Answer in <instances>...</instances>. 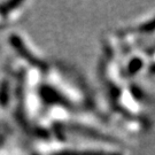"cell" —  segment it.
<instances>
[{"instance_id": "1", "label": "cell", "mask_w": 155, "mask_h": 155, "mask_svg": "<svg viewBox=\"0 0 155 155\" xmlns=\"http://www.w3.org/2000/svg\"><path fill=\"white\" fill-rule=\"evenodd\" d=\"M143 64H144V62L141 61L140 59H138V58H136V59H133V60L130 61L129 67H127V71L131 75H134L136 72H138L143 68Z\"/></svg>"}, {"instance_id": "2", "label": "cell", "mask_w": 155, "mask_h": 155, "mask_svg": "<svg viewBox=\"0 0 155 155\" xmlns=\"http://www.w3.org/2000/svg\"><path fill=\"white\" fill-rule=\"evenodd\" d=\"M60 155H107L105 152L101 150H86V152H75V150H68L63 152Z\"/></svg>"}, {"instance_id": "3", "label": "cell", "mask_w": 155, "mask_h": 155, "mask_svg": "<svg viewBox=\"0 0 155 155\" xmlns=\"http://www.w3.org/2000/svg\"><path fill=\"white\" fill-rule=\"evenodd\" d=\"M139 31H141V32H152V31H154L155 30V17L153 20H150V21H147V22H145L144 24H141L140 27L138 28Z\"/></svg>"}, {"instance_id": "4", "label": "cell", "mask_w": 155, "mask_h": 155, "mask_svg": "<svg viewBox=\"0 0 155 155\" xmlns=\"http://www.w3.org/2000/svg\"><path fill=\"white\" fill-rule=\"evenodd\" d=\"M0 102H1V105H6V102H7V89H6V84H4L2 87L0 89Z\"/></svg>"}, {"instance_id": "5", "label": "cell", "mask_w": 155, "mask_h": 155, "mask_svg": "<svg viewBox=\"0 0 155 155\" xmlns=\"http://www.w3.org/2000/svg\"><path fill=\"white\" fill-rule=\"evenodd\" d=\"M150 71L152 72V74H155V63H154V64H152V66H150Z\"/></svg>"}, {"instance_id": "6", "label": "cell", "mask_w": 155, "mask_h": 155, "mask_svg": "<svg viewBox=\"0 0 155 155\" xmlns=\"http://www.w3.org/2000/svg\"><path fill=\"white\" fill-rule=\"evenodd\" d=\"M110 155H121V154H110Z\"/></svg>"}]
</instances>
